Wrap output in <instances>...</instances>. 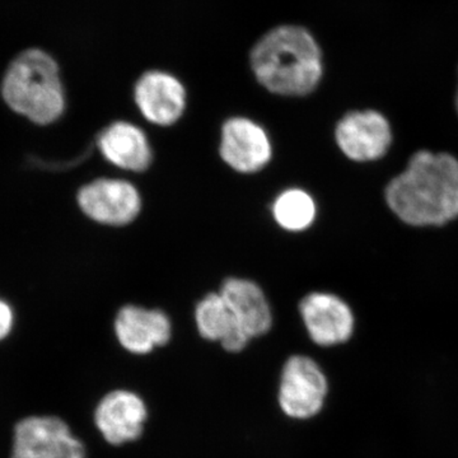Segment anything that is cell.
Segmentation results:
<instances>
[{
	"instance_id": "obj_1",
	"label": "cell",
	"mask_w": 458,
	"mask_h": 458,
	"mask_svg": "<svg viewBox=\"0 0 458 458\" xmlns=\"http://www.w3.org/2000/svg\"><path fill=\"white\" fill-rule=\"evenodd\" d=\"M386 203L414 227H439L458 218V159L450 153L419 150L390 181Z\"/></svg>"
},
{
	"instance_id": "obj_2",
	"label": "cell",
	"mask_w": 458,
	"mask_h": 458,
	"mask_svg": "<svg viewBox=\"0 0 458 458\" xmlns=\"http://www.w3.org/2000/svg\"><path fill=\"white\" fill-rule=\"evenodd\" d=\"M250 62L259 83L284 98L310 95L324 75L318 41L300 26H279L265 33L256 42Z\"/></svg>"
},
{
	"instance_id": "obj_3",
	"label": "cell",
	"mask_w": 458,
	"mask_h": 458,
	"mask_svg": "<svg viewBox=\"0 0 458 458\" xmlns=\"http://www.w3.org/2000/svg\"><path fill=\"white\" fill-rule=\"evenodd\" d=\"M2 96L13 113L47 126L65 111V92L55 60L41 50H27L9 65Z\"/></svg>"
},
{
	"instance_id": "obj_4",
	"label": "cell",
	"mask_w": 458,
	"mask_h": 458,
	"mask_svg": "<svg viewBox=\"0 0 458 458\" xmlns=\"http://www.w3.org/2000/svg\"><path fill=\"white\" fill-rule=\"evenodd\" d=\"M11 458H86V448L63 419L32 415L14 427Z\"/></svg>"
},
{
	"instance_id": "obj_5",
	"label": "cell",
	"mask_w": 458,
	"mask_h": 458,
	"mask_svg": "<svg viewBox=\"0 0 458 458\" xmlns=\"http://www.w3.org/2000/svg\"><path fill=\"white\" fill-rule=\"evenodd\" d=\"M327 379L318 363L306 355H293L280 373L278 403L286 417L306 420L316 417L327 396Z\"/></svg>"
},
{
	"instance_id": "obj_6",
	"label": "cell",
	"mask_w": 458,
	"mask_h": 458,
	"mask_svg": "<svg viewBox=\"0 0 458 458\" xmlns=\"http://www.w3.org/2000/svg\"><path fill=\"white\" fill-rule=\"evenodd\" d=\"M77 204L90 221L123 227L137 219L143 203L140 192L129 181L104 177L83 185Z\"/></svg>"
},
{
	"instance_id": "obj_7",
	"label": "cell",
	"mask_w": 458,
	"mask_h": 458,
	"mask_svg": "<svg viewBox=\"0 0 458 458\" xmlns=\"http://www.w3.org/2000/svg\"><path fill=\"white\" fill-rule=\"evenodd\" d=\"M337 147L354 162L382 158L393 144V129L387 117L378 111H352L337 123Z\"/></svg>"
},
{
	"instance_id": "obj_8",
	"label": "cell",
	"mask_w": 458,
	"mask_h": 458,
	"mask_svg": "<svg viewBox=\"0 0 458 458\" xmlns=\"http://www.w3.org/2000/svg\"><path fill=\"white\" fill-rule=\"evenodd\" d=\"M219 155L232 170L256 174L271 161L273 146L260 123L236 116L223 123Z\"/></svg>"
},
{
	"instance_id": "obj_9",
	"label": "cell",
	"mask_w": 458,
	"mask_h": 458,
	"mask_svg": "<svg viewBox=\"0 0 458 458\" xmlns=\"http://www.w3.org/2000/svg\"><path fill=\"white\" fill-rule=\"evenodd\" d=\"M301 318L313 343L335 346L348 342L355 319L349 304L335 294L315 292L300 303Z\"/></svg>"
},
{
	"instance_id": "obj_10",
	"label": "cell",
	"mask_w": 458,
	"mask_h": 458,
	"mask_svg": "<svg viewBox=\"0 0 458 458\" xmlns=\"http://www.w3.org/2000/svg\"><path fill=\"white\" fill-rule=\"evenodd\" d=\"M147 419L146 403L140 394L128 390H114L105 394L93 415L96 428L111 445L140 439Z\"/></svg>"
},
{
	"instance_id": "obj_11",
	"label": "cell",
	"mask_w": 458,
	"mask_h": 458,
	"mask_svg": "<svg viewBox=\"0 0 458 458\" xmlns=\"http://www.w3.org/2000/svg\"><path fill=\"white\" fill-rule=\"evenodd\" d=\"M135 105L144 119L158 126L179 122L186 110V89L174 75L149 71L141 75L134 87Z\"/></svg>"
},
{
	"instance_id": "obj_12",
	"label": "cell",
	"mask_w": 458,
	"mask_h": 458,
	"mask_svg": "<svg viewBox=\"0 0 458 458\" xmlns=\"http://www.w3.org/2000/svg\"><path fill=\"white\" fill-rule=\"evenodd\" d=\"M117 342L131 354L146 355L161 348L172 337L171 319L161 310H148L128 304L114 318Z\"/></svg>"
},
{
	"instance_id": "obj_13",
	"label": "cell",
	"mask_w": 458,
	"mask_h": 458,
	"mask_svg": "<svg viewBox=\"0 0 458 458\" xmlns=\"http://www.w3.org/2000/svg\"><path fill=\"white\" fill-rule=\"evenodd\" d=\"M98 148L108 162L129 172H144L153 161V150L146 132L129 122L110 123L98 137Z\"/></svg>"
},
{
	"instance_id": "obj_14",
	"label": "cell",
	"mask_w": 458,
	"mask_h": 458,
	"mask_svg": "<svg viewBox=\"0 0 458 458\" xmlns=\"http://www.w3.org/2000/svg\"><path fill=\"white\" fill-rule=\"evenodd\" d=\"M219 293L250 339L265 335L273 327V312L260 285L250 279L228 278Z\"/></svg>"
},
{
	"instance_id": "obj_15",
	"label": "cell",
	"mask_w": 458,
	"mask_h": 458,
	"mask_svg": "<svg viewBox=\"0 0 458 458\" xmlns=\"http://www.w3.org/2000/svg\"><path fill=\"white\" fill-rule=\"evenodd\" d=\"M195 322L199 334L205 340L221 344L225 351L229 352L243 351L251 340L238 325L237 319L219 292L205 295L198 303L195 309Z\"/></svg>"
},
{
	"instance_id": "obj_16",
	"label": "cell",
	"mask_w": 458,
	"mask_h": 458,
	"mask_svg": "<svg viewBox=\"0 0 458 458\" xmlns=\"http://www.w3.org/2000/svg\"><path fill=\"white\" fill-rule=\"evenodd\" d=\"M318 205L302 189H288L278 195L273 204L276 225L288 232H303L316 221Z\"/></svg>"
},
{
	"instance_id": "obj_17",
	"label": "cell",
	"mask_w": 458,
	"mask_h": 458,
	"mask_svg": "<svg viewBox=\"0 0 458 458\" xmlns=\"http://www.w3.org/2000/svg\"><path fill=\"white\" fill-rule=\"evenodd\" d=\"M16 315L13 307L0 297V343L4 342L13 331Z\"/></svg>"
},
{
	"instance_id": "obj_18",
	"label": "cell",
	"mask_w": 458,
	"mask_h": 458,
	"mask_svg": "<svg viewBox=\"0 0 458 458\" xmlns=\"http://www.w3.org/2000/svg\"><path fill=\"white\" fill-rule=\"evenodd\" d=\"M456 107H457V113H458V90H457V98H456Z\"/></svg>"
}]
</instances>
